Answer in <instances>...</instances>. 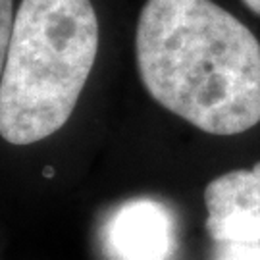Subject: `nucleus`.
Listing matches in <instances>:
<instances>
[{"instance_id":"nucleus-1","label":"nucleus","mask_w":260,"mask_h":260,"mask_svg":"<svg viewBox=\"0 0 260 260\" xmlns=\"http://www.w3.org/2000/svg\"><path fill=\"white\" fill-rule=\"evenodd\" d=\"M135 58L149 94L205 133L237 135L260 121V43L212 0H147Z\"/></svg>"},{"instance_id":"nucleus-2","label":"nucleus","mask_w":260,"mask_h":260,"mask_svg":"<svg viewBox=\"0 0 260 260\" xmlns=\"http://www.w3.org/2000/svg\"><path fill=\"white\" fill-rule=\"evenodd\" d=\"M99 52L91 0H21L0 79V135L33 145L64 127Z\"/></svg>"},{"instance_id":"nucleus-3","label":"nucleus","mask_w":260,"mask_h":260,"mask_svg":"<svg viewBox=\"0 0 260 260\" xmlns=\"http://www.w3.org/2000/svg\"><path fill=\"white\" fill-rule=\"evenodd\" d=\"M101 243L108 260H172L177 249V220L156 199H131L112 210Z\"/></svg>"},{"instance_id":"nucleus-4","label":"nucleus","mask_w":260,"mask_h":260,"mask_svg":"<svg viewBox=\"0 0 260 260\" xmlns=\"http://www.w3.org/2000/svg\"><path fill=\"white\" fill-rule=\"evenodd\" d=\"M208 216L260 212V162L251 170H233L212 179L205 189Z\"/></svg>"},{"instance_id":"nucleus-5","label":"nucleus","mask_w":260,"mask_h":260,"mask_svg":"<svg viewBox=\"0 0 260 260\" xmlns=\"http://www.w3.org/2000/svg\"><path fill=\"white\" fill-rule=\"evenodd\" d=\"M206 230L216 243H260V212L208 216Z\"/></svg>"},{"instance_id":"nucleus-6","label":"nucleus","mask_w":260,"mask_h":260,"mask_svg":"<svg viewBox=\"0 0 260 260\" xmlns=\"http://www.w3.org/2000/svg\"><path fill=\"white\" fill-rule=\"evenodd\" d=\"M214 260H260V243H218Z\"/></svg>"},{"instance_id":"nucleus-7","label":"nucleus","mask_w":260,"mask_h":260,"mask_svg":"<svg viewBox=\"0 0 260 260\" xmlns=\"http://www.w3.org/2000/svg\"><path fill=\"white\" fill-rule=\"evenodd\" d=\"M14 2L12 0H0V79L8 56L10 39H12V29H14Z\"/></svg>"},{"instance_id":"nucleus-8","label":"nucleus","mask_w":260,"mask_h":260,"mask_svg":"<svg viewBox=\"0 0 260 260\" xmlns=\"http://www.w3.org/2000/svg\"><path fill=\"white\" fill-rule=\"evenodd\" d=\"M243 2H245V6L251 10V12L260 16V0H243Z\"/></svg>"}]
</instances>
